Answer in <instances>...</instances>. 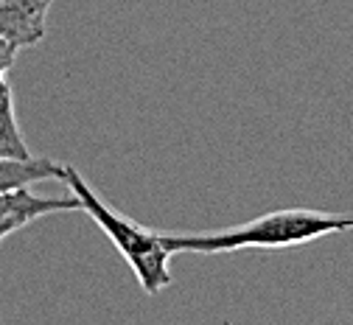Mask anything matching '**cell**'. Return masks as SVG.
Listing matches in <instances>:
<instances>
[{
  "instance_id": "cell-1",
  "label": "cell",
  "mask_w": 353,
  "mask_h": 325,
  "mask_svg": "<svg viewBox=\"0 0 353 325\" xmlns=\"http://www.w3.org/2000/svg\"><path fill=\"white\" fill-rule=\"evenodd\" d=\"M353 230V213H328V210H272L252 221L213 230V233H163V244L171 255L180 253H239V250H286L317 242L323 236Z\"/></svg>"
},
{
  "instance_id": "cell-2",
  "label": "cell",
  "mask_w": 353,
  "mask_h": 325,
  "mask_svg": "<svg viewBox=\"0 0 353 325\" xmlns=\"http://www.w3.org/2000/svg\"><path fill=\"white\" fill-rule=\"evenodd\" d=\"M59 182H65L68 188H70V194L79 199L81 213H87V216H90L104 230V236L112 242V247L132 266V272H135L138 284H141V289L146 295H160L163 289L171 286V272H168L171 253L163 244V233L146 230L138 221H132L129 216H123L115 208H110L90 188V185H87V179L73 166H65Z\"/></svg>"
},
{
  "instance_id": "cell-3",
  "label": "cell",
  "mask_w": 353,
  "mask_h": 325,
  "mask_svg": "<svg viewBox=\"0 0 353 325\" xmlns=\"http://www.w3.org/2000/svg\"><path fill=\"white\" fill-rule=\"evenodd\" d=\"M70 210H81L73 194L70 197H39L28 191V185H20V188H12V191H0V242L42 216L70 213Z\"/></svg>"
},
{
  "instance_id": "cell-4",
  "label": "cell",
  "mask_w": 353,
  "mask_h": 325,
  "mask_svg": "<svg viewBox=\"0 0 353 325\" xmlns=\"http://www.w3.org/2000/svg\"><path fill=\"white\" fill-rule=\"evenodd\" d=\"M54 0H0V37L17 48H31L48 28Z\"/></svg>"
},
{
  "instance_id": "cell-5",
  "label": "cell",
  "mask_w": 353,
  "mask_h": 325,
  "mask_svg": "<svg viewBox=\"0 0 353 325\" xmlns=\"http://www.w3.org/2000/svg\"><path fill=\"white\" fill-rule=\"evenodd\" d=\"M62 171L65 166L48 157H26V160L0 157V191H12L20 188V185H31L42 179H62Z\"/></svg>"
},
{
  "instance_id": "cell-6",
  "label": "cell",
  "mask_w": 353,
  "mask_h": 325,
  "mask_svg": "<svg viewBox=\"0 0 353 325\" xmlns=\"http://www.w3.org/2000/svg\"><path fill=\"white\" fill-rule=\"evenodd\" d=\"M0 157H14V160L31 157L14 115V92L6 76H0Z\"/></svg>"
},
{
  "instance_id": "cell-7",
  "label": "cell",
  "mask_w": 353,
  "mask_h": 325,
  "mask_svg": "<svg viewBox=\"0 0 353 325\" xmlns=\"http://www.w3.org/2000/svg\"><path fill=\"white\" fill-rule=\"evenodd\" d=\"M17 45H12L9 39H3L0 37V76H9V70H12V65H14V59H17Z\"/></svg>"
}]
</instances>
